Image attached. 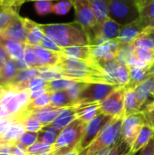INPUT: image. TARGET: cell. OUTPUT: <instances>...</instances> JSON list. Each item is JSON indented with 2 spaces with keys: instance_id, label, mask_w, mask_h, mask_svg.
I'll list each match as a JSON object with an SVG mask.
<instances>
[{
  "instance_id": "cell-33",
  "label": "cell",
  "mask_w": 154,
  "mask_h": 155,
  "mask_svg": "<svg viewBox=\"0 0 154 155\" xmlns=\"http://www.w3.org/2000/svg\"><path fill=\"white\" fill-rule=\"evenodd\" d=\"M131 147L132 146L126 142L121 140L116 145L105 149L95 155H132L130 154Z\"/></svg>"
},
{
  "instance_id": "cell-4",
  "label": "cell",
  "mask_w": 154,
  "mask_h": 155,
  "mask_svg": "<svg viewBox=\"0 0 154 155\" xmlns=\"http://www.w3.org/2000/svg\"><path fill=\"white\" fill-rule=\"evenodd\" d=\"M86 124L80 119H75L64 130H62L52 145L53 155H61L74 149L80 143L85 129Z\"/></svg>"
},
{
  "instance_id": "cell-32",
  "label": "cell",
  "mask_w": 154,
  "mask_h": 155,
  "mask_svg": "<svg viewBox=\"0 0 154 155\" xmlns=\"http://www.w3.org/2000/svg\"><path fill=\"white\" fill-rule=\"evenodd\" d=\"M134 51H135V47L133 46V44L123 45L116 54L117 62L122 65L128 66L130 60L134 56Z\"/></svg>"
},
{
  "instance_id": "cell-35",
  "label": "cell",
  "mask_w": 154,
  "mask_h": 155,
  "mask_svg": "<svg viewBox=\"0 0 154 155\" xmlns=\"http://www.w3.org/2000/svg\"><path fill=\"white\" fill-rule=\"evenodd\" d=\"M140 21L145 26H151L154 22V1L146 5L140 10Z\"/></svg>"
},
{
  "instance_id": "cell-3",
  "label": "cell",
  "mask_w": 154,
  "mask_h": 155,
  "mask_svg": "<svg viewBox=\"0 0 154 155\" xmlns=\"http://www.w3.org/2000/svg\"><path fill=\"white\" fill-rule=\"evenodd\" d=\"M124 116L113 117L101 130L93 143L79 155H95L98 153L116 145L122 140V124Z\"/></svg>"
},
{
  "instance_id": "cell-59",
  "label": "cell",
  "mask_w": 154,
  "mask_h": 155,
  "mask_svg": "<svg viewBox=\"0 0 154 155\" xmlns=\"http://www.w3.org/2000/svg\"><path fill=\"white\" fill-rule=\"evenodd\" d=\"M149 71H150V74L152 75V77H154V62L150 65L149 67Z\"/></svg>"
},
{
  "instance_id": "cell-40",
  "label": "cell",
  "mask_w": 154,
  "mask_h": 155,
  "mask_svg": "<svg viewBox=\"0 0 154 155\" xmlns=\"http://www.w3.org/2000/svg\"><path fill=\"white\" fill-rule=\"evenodd\" d=\"M34 9L36 13L40 15H44L50 13H53L54 9V3L50 0H38L34 2Z\"/></svg>"
},
{
  "instance_id": "cell-11",
  "label": "cell",
  "mask_w": 154,
  "mask_h": 155,
  "mask_svg": "<svg viewBox=\"0 0 154 155\" xmlns=\"http://www.w3.org/2000/svg\"><path fill=\"white\" fill-rule=\"evenodd\" d=\"M0 37L22 44L26 43V26L25 17L19 15L3 30L0 31Z\"/></svg>"
},
{
  "instance_id": "cell-49",
  "label": "cell",
  "mask_w": 154,
  "mask_h": 155,
  "mask_svg": "<svg viewBox=\"0 0 154 155\" xmlns=\"http://www.w3.org/2000/svg\"><path fill=\"white\" fill-rule=\"evenodd\" d=\"M10 149L11 155H28L27 148L20 143H18L17 141L10 143Z\"/></svg>"
},
{
  "instance_id": "cell-28",
  "label": "cell",
  "mask_w": 154,
  "mask_h": 155,
  "mask_svg": "<svg viewBox=\"0 0 154 155\" xmlns=\"http://www.w3.org/2000/svg\"><path fill=\"white\" fill-rule=\"evenodd\" d=\"M50 105L55 108H65L74 106L73 101L68 95L66 90L53 92L51 94V103Z\"/></svg>"
},
{
  "instance_id": "cell-26",
  "label": "cell",
  "mask_w": 154,
  "mask_h": 155,
  "mask_svg": "<svg viewBox=\"0 0 154 155\" xmlns=\"http://www.w3.org/2000/svg\"><path fill=\"white\" fill-rule=\"evenodd\" d=\"M130 70V82L128 86L134 88L140 83L149 79L152 77L149 67L147 68H140L136 66H128Z\"/></svg>"
},
{
  "instance_id": "cell-10",
  "label": "cell",
  "mask_w": 154,
  "mask_h": 155,
  "mask_svg": "<svg viewBox=\"0 0 154 155\" xmlns=\"http://www.w3.org/2000/svg\"><path fill=\"white\" fill-rule=\"evenodd\" d=\"M75 11V21L80 24L86 33L91 31L98 23L88 0H72Z\"/></svg>"
},
{
  "instance_id": "cell-13",
  "label": "cell",
  "mask_w": 154,
  "mask_h": 155,
  "mask_svg": "<svg viewBox=\"0 0 154 155\" xmlns=\"http://www.w3.org/2000/svg\"><path fill=\"white\" fill-rule=\"evenodd\" d=\"M146 27L142 24L140 19L123 25L119 34V36L117 37V40L123 44V45H127V44H132L145 29Z\"/></svg>"
},
{
  "instance_id": "cell-17",
  "label": "cell",
  "mask_w": 154,
  "mask_h": 155,
  "mask_svg": "<svg viewBox=\"0 0 154 155\" xmlns=\"http://www.w3.org/2000/svg\"><path fill=\"white\" fill-rule=\"evenodd\" d=\"M152 138H154V128L147 123L143 125L135 141L133 142L131 147L130 154L134 155L140 150H143Z\"/></svg>"
},
{
  "instance_id": "cell-45",
  "label": "cell",
  "mask_w": 154,
  "mask_h": 155,
  "mask_svg": "<svg viewBox=\"0 0 154 155\" xmlns=\"http://www.w3.org/2000/svg\"><path fill=\"white\" fill-rule=\"evenodd\" d=\"M73 6L72 0H60L54 5L53 13L60 15H66Z\"/></svg>"
},
{
  "instance_id": "cell-57",
  "label": "cell",
  "mask_w": 154,
  "mask_h": 155,
  "mask_svg": "<svg viewBox=\"0 0 154 155\" xmlns=\"http://www.w3.org/2000/svg\"><path fill=\"white\" fill-rule=\"evenodd\" d=\"M79 153H80L79 150L77 149V147H75L74 149L71 150L70 152H68V153H64V154L61 155H79Z\"/></svg>"
},
{
  "instance_id": "cell-43",
  "label": "cell",
  "mask_w": 154,
  "mask_h": 155,
  "mask_svg": "<svg viewBox=\"0 0 154 155\" xmlns=\"http://www.w3.org/2000/svg\"><path fill=\"white\" fill-rule=\"evenodd\" d=\"M52 152V145L36 142L34 144L27 148L28 155H43Z\"/></svg>"
},
{
  "instance_id": "cell-60",
  "label": "cell",
  "mask_w": 154,
  "mask_h": 155,
  "mask_svg": "<svg viewBox=\"0 0 154 155\" xmlns=\"http://www.w3.org/2000/svg\"><path fill=\"white\" fill-rule=\"evenodd\" d=\"M152 95L154 97V77L153 81H152Z\"/></svg>"
},
{
  "instance_id": "cell-39",
  "label": "cell",
  "mask_w": 154,
  "mask_h": 155,
  "mask_svg": "<svg viewBox=\"0 0 154 155\" xmlns=\"http://www.w3.org/2000/svg\"><path fill=\"white\" fill-rule=\"evenodd\" d=\"M86 84L87 83H85V82L77 81V82H75L72 86H70L66 90V92H67L68 95L70 96L71 100L73 101L74 106L77 104L78 100H79V96H80V94H81V93H82V91L84 88V86H85Z\"/></svg>"
},
{
  "instance_id": "cell-1",
  "label": "cell",
  "mask_w": 154,
  "mask_h": 155,
  "mask_svg": "<svg viewBox=\"0 0 154 155\" xmlns=\"http://www.w3.org/2000/svg\"><path fill=\"white\" fill-rule=\"evenodd\" d=\"M63 75L66 79L77 80L85 83H108L112 84L96 62H87L61 54L58 63Z\"/></svg>"
},
{
  "instance_id": "cell-62",
  "label": "cell",
  "mask_w": 154,
  "mask_h": 155,
  "mask_svg": "<svg viewBox=\"0 0 154 155\" xmlns=\"http://www.w3.org/2000/svg\"><path fill=\"white\" fill-rule=\"evenodd\" d=\"M43 155H53V153L52 152H50V153H44V154Z\"/></svg>"
},
{
  "instance_id": "cell-38",
  "label": "cell",
  "mask_w": 154,
  "mask_h": 155,
  "mask_svg": "<svg viewBox=\"0 0 154 155\" xmlns=\"http://www.w3.org/2000/svg\"><path fill=\"white\" fill-rule=\"evenodd\" d=\"M134 56L137 57L139 60L151 65L154 62V48H135Z\"/></svg>"
},
{
  "instance_id": "cell-19",
  "label": "cell",
  "mask_w": 154,
  "mask_h": 155,
  "mask_svg": "<svg viewBox=\"0 0 154 155\" xmlns=\"http://www.w3.org/2000/svg\"><path fill=\"white\" fill-rule=\"evenodd\" d=\"M39 76V71L36 68H27L25 70H21L16 74L15 78L9 84L20 90L27 89L28 84L31 80Z\"/></svg>"
},
{
  "instance_id": "cell-8",
  "label": "cell",
  "mask_w": 154,
  "mask_h": 155,
  "mask_svg": "<svg viewBox=\"0 0 154 155\" xmlns=\"http://www.w3.org/2000/svg\"><path fill=\"white\" fill-rule=\"evenodd\" d=\"M112 118H113L112 116H109L103 113H100L93 120H91L88 124H86L84 135H83L79 144L76 146L80 153L86 150L93 143V142L96 139V137L100 134L101 130Z\"/></svg>"
},
{
  "instance_id": "cell-48",
  "label": "cell",
  "mask_w": 154,
  "mask_h": 155,
  "mask_svg": "<svg viewBox=\"0 0 154 155\" xmlns=\"http://www.w3.org/2000/svg\"><path fill=\"white\" fill-rule=\"evenodd\" d=\"M47 84V82L43 80L40 77H35L33 80L30 81L27 89L30 92H34V91H38V90H42V89H45Z\"/></svg>"
},
{
  "instance_id": "cell-18",
  "label": "cell",
  "mask_w": 154,
  "mask_h": 155,
  "mask_svg": "<svg viewBox=\"0 0 154 155\" xmlns=\"http://www.w3.org/2000/svg\"><path fill=\"white\" fill-rule=\"evenodd\" d=\"M62 54L68 56V57H73V58L87 61V62H92V63L95 62V60L93 56L92 45L66 47V48H64Z\"/></svg>"
},
{
  "instance_id": "cell-54",
  "label": "cell",
  "mask_w": 154,
  "mask_h": 155,
  "mask_svg": "<svg viewBox=\"0 0 154 155\" xmlns=\"http://www.w3.org/2000/svg\"><path fill=\"white\" fill-rule=\"evenodd\" d=\"M154 0H136V3L138 5L139 9L141 10L143 6H145L146 5L150 4L151 2H153Z\"/></svg>"
},
{
  "instance_id": "cell-46",
  "label": "cell",
  "mask_w": 154,
  "mask_h": 155,
  "mask_svg": "<svg viewBox=\"0 0 154 155\" xmlns=\"http://www.w3.org/2000/svg\"><path fill=\"white\" fill-rule=\"evenodd\" d=\"M41 46H43L44 48L48 49L50 51L61 54H62L63 50H64V48H62L60 45H58L53 39H51L47 35H44V39H43V41L41 43Z\"/></svg>"
},
{
  "instance_id": "cell-5",
  "label": "cell",
  "mask_w": 154,
  "mask_h": 155,
  "mask_svg": "<svg viewBox=\"0 0 154 155\" xmlns=\"http://www.w3.org/2000/svg\"><path fill=\"white\" fill-rule=\"evenodd\" d=\"M109 16L122 26L138 20L140 9L136 0H110Z\"/></svg>"
},
{
  "instance_id": "cell-63",
  "label": "cell",
  "mask_w": 154,
  "mask_h": 155,
  "mask_svg": "<svg viewBox=\"0 0 154 155\" xmlns=\"http://www.w3.org/2000/svg\"><path fill=\"white\" fill-rule=\"evenodd\" d=\"M151 26H153V27H154V22L152 23V25H151Z\"/></svg>"
},
{
  "instance_id": "cell-15",
  "label": "cell",
  "mask_w": 154,
  "mask_h": 155,
  "mask_svg": "<svg viewBox=\"0 0 154 155\" xmlns=\"http://www.w3.org/2000/svg\"><path fill=\"white\" fill-rule=\"evenodd\" d=\"M20 5L15 1L0 3V31L5 28L19 14Z\"/></svg>"
},
{
  "instance_id": "cell-64",
  "label": "cell",
  "mask_w": 154,
  "mask_h": 155,
  "mask_svg": "<svg viewBox=\"0 0 154 155\" xmlns=\"http://www.w3.org/2000/svg\"><path fill=\"white\" fill-rule=\"evenodd\" d=\"M0 143H2V140H1V137H0Z\"/></svg>"
},
{
  "instance_id": "cell-9",
  "label": "cell",
  "mask_w": 154,
  "mask_h": 155,
  "mask_svg": "<svg viewBox=\"0 0 154 155\" xmlns=\"http://www.w3.org/2000/svg\"><path fill=\"white\" fill-rule=\"evenodd\" d=\"M124 86H120L111 93L100 103V110L103 114L112 117L124 116Z\"/></svg>"
},
{
  "instance_id": "cell-6",
  "label": "cell",
  "mask_w": 154,
  "mask_h": 155,
  "mask_svg": "<svg viewBox=\"0 0 154 155\" xmlns=\"http://www.w3.org/2000/svg\"><path fill=\"white\" fill-rule=\"evenodd\" d=\"M118 87L120 85L108 83H87L79 96L77 104H100Z\"/></svg>"
},
{
  "instance_id": "cell-44",
  "label": "cell",
  "mask_w": 154,
  "mask_h": 155,
  "mask_svg": "<svg viewBox=\"0 0 154 155\" xmlns=\"http://www.w3.org/2000/svg\"><path fill=\"white\" fill-rule=\"evenodd\" d=\"M37 140H38V133L25 131L22 134V136L18 139L17 142L23 144L24 146H25L26 148H28L33 144H34L37 142Z\"/></svg>"
},
{
  "instance_id": "cell-14",
  "label": "cell",
  "mask_w": 154,
  "mask_h": 155,
  "mask_svg": "<svg viewBox=\"0 0 154 155\" xmlns=\"http://www.w3.org/2000/svg\"><path fill=\"white\" fill-rule=\"evenodd\" d=\"M33 48L37 57V68L42 66H53L58 64L61 58V54L45 49L41 45H33Z\"/></svg>"
},
{
  "instance_id": "cell-2",
  "label": "cell",
  "mask_w": 154,
  "mask_h": 155,
  "mask_svg": "<svg viewBox=\"0 0 154 155\" xmlns=\"http://www.w3.org/2000/svg\"><path fill=\"white\" fill-rule=\"evenodd\" d=\"M44 35L53 39L62 48L90 45L87 33L76 21L66 24L40 25Z\"/></svg>"
},
{
  "instance_id": "cell-16",
  "label": "cell",
  "mask_w": 154,
  "mask_h": 155,
  "mask_svg": "<svg viewBox=\"0 0 154 155\" xmlns=\"http://www.w3.org/2000/svg\"><path fill=\"white\" fill-rule=\"evenodd\" d=\"M26 26V43L29 45H41V43L44 37V33L41 28L40 24L34 22L29 18H25Z\"/></svg>"
},
{
  "instance_id": "cell-12",
  "label": "cell",
  "mask_w": 154,
  "mask_h": 155,
  "mask_svg": "<svg viewBox=\"0 0 154 155\" xmlns=\"http://www.w3.org/2000/svg\"><path fill=\"white\" fill-rule=\"evenodd\" d=\"M30 91L28 89L18 90L5 104L4 109L7 111L10 115L16 114L23 111L31 102L30 99Z\"/></svg>"
},
{
  "instance_id": "cell-27",
  "label": "cell",
  "mask_w": 154,
  "mask_h": 155,
  "mask_svg": "<svg viewBox=\"0 0 154 155\" xmlns=\"http://www.w3.org/2000/svg\"><path fill=\"white\" fill-rule=\"evenodd\" d=\"M19 70L17 68L16 62L12 59H8L0 74V84H10L15 78Z\"/></svg>"
},
{
  "instance_id": "cell-36",
  "label": "cell",
  "mask_w": 154,
  "mask_h": 155,
  "mask_svg": "<svg viewBox=\"0 0 154 155\" xmlns=\"http://www.w3.org/2000/svg\"><path fill=\"white\" fill-rule=\"evenodd\" d=\"M114 82L120 86H126L130 82V70L126 65L119 64L114 74Z\"/></svg>"
},
{
  "instance_id": "cell-29",
  "label": "cell",
  "mask_w": 154,
  "mask_h": 155,
  "mask_svg": "<svg viewBox=\"0 0 154 155\" xmlns=\"http://www.w3.org/2000/svg\"><path fill=\"white\" fill-rule=\"evenodd\" d=\"M25 127L22 123H15L11 125L8 131L1 137L2 143H12L16 141L22 136V134L25 132Z\"/></svg>"
},
{
  "instance_id": "cell-50",
  "label": "cell",
  "mask_w": 154,
  "mask_h": 155,
  "mask_svg": "<svg viewBox=\"0 0 154 155\" xmlns=\"http://www.w3.org/2000/svg\"><path fill=\"white\" fill-rule=\"evenodd\" d=\"M8 59H10V58H9L5 47L0 43V74H1V71L3 69L5 64L8 61Z\"/></svg>"
},
{
  "instance_id": "cell-53",
  "label": "cell",
  "mask_w": 154,
  "mask_h": 155,
  "mask_svg": "<svg viewBox=\"0 0 154 155\" xmlns=\"http://www.w3.org/2000/svg\"><path fill=\"white\" fill-rule=\"evenodd\" d=\"M46 92H47L46 89H42V90L31 92V93H30V99H31V101L34 100V99H35V98H37V97H39V96H41L42 94H44L46 93Z\"/></svg>"
},
{
  "instance_id": "cell-31",
  "label": "cell",
  "mask_w": 154,
  "mask_h": 155,
  "mask_svg": "<svg viewBox=\"0 0 154 155\" xmlns=\"http://www.w3.org/2000/svg\"><path fill=\"white\" fill-rule=\"evenodd\" d=\"M59 134H60V132L55 130L51 125L44 126L43 129L38 132L37 142H40V143H43L45 144H49V145H53L55 143Z\"/></svg>"
},
{
  "instance_id": "cell-7",
  "label": "cell",
  "mask_w": 154,
  "mask_h": 155,
  "mask_svg": "<svg viewBox=\"0 0 154 155\" xmlns=\"http://www.w3.org/2000/svg\"><path fill=\"white\" fill-rule=\"evenodd\" d=\"M147 123L148 121L144 112L139 111L124 117L122 124V140L132 146L142 128Z\"/></svg>"
},
{
  "instance_id": "cell-30",
  "label": "cell",
  "mask_w": 154,
  "mask_h": 155,
  "mask_svg": "<svg viewBox=\"0 0 154 155\" xmlns=\"http://www.w3.org/2000/svg\"><path fill=\"white\" fill-rule=\"evenodd\" d=\"M39 71V76L43 80L46 82H51L57 79L64 78L60 68L58 65H53V66H42L39 68H36Z\"/></svg>"
},
{
  "instance_id": "cell-61",
  "label": "cell",
  "mask_w": 154,
  "mask_h": 155,
  "mask_svg": "<svg viewBox=\"0 0 154 155\" xmlns=\"http://www.w3.org/2000/svg\"><path fill=\"white\" fill-rule=\"evenodd\" d=\"M11 1H15V0H0V3H2V2H11Z\"/></svg>"
},
{
  "instance_id": "cell-37",
  "label": "cell",
  "mask_w": 154,
  "mask_h": 155,
  "mask_svg": "<svg viewBox=\"0 0 154 155\" xmlns=\"http://www.w3.org/2000/svg\"><path fill=\"white\" fill-rule=\"evenodd\" d=\"M51 92H46L44 94H42L41 96L32 100L29 104L26 106L25 109L27 110H35V109H41V108H44L46 106L50 105L51 103Z\"/></svg>"
},
{
  "instance_id": "cell-58",
  "label": "cell",
  "mask_w": 154,
  "mask_h": 155,
  "mask_svg": "<svg viewBox=\"0 0 154 155\" xmlns=\"http://www.w3.org/2000/svg\"><path fill=\"white\" fill-rule=\"evenodd\" d=\"M19 5H23L24 3L25 2H35V1H38V0H15ZM50 1H60V0H50Z\"/></svg>"
},
{
  "instance_id": "cell-41",
  "label": "cell",
  "mask_w": 154,
  "mask_h": 155,
  "mask_svg": "<svg viewBox=\"0 0 154 155\" xmlns=\"http://www.w3.org/2000/svg\"><path fill=\"white\" fill-rule=\"evenodd\" d=\"M24 60L28 65L29 68H37V57L34 51L33 45H25V52H24Z\"/></svg>"
},
{
  "instance_id": "cell-52",
  "label": "cell",
  "mask_w": 154,
  "mask_h": 155,
  "mask_svg": "<svg viewBox=\"0 0 154 155\" xmlns=\"http://www.w3.org/2000/svg\"><path fill=\"white\" fill-rule=\"evenodd\" d=\"M143 34L145 36H147V37L151 40V42L152 43V45H153V47H154V27L153 26H148V27H146V28L143 30Z\"/></svg>"
},
{
  "instance_id": "cell-55",
  "label": "cell",
  "mask_w": 154,
  "mask_h": 155,
  "mask_svg": "<svg viewBox=\"0 0 154 155\" xmlns=\"http://www.w3.org/2000/svg\"><path fill=\"white\" fill-rule=\"evenodd\" d=\"M145 114H150V115H153L154 116V102L150 104L147 107H146V110L144 112Z\"/></svg>"
},
{
  "instance_id": "cell-20",
  "label": "cell",
  "mask_w": 154,
  "mask_h": 155,
  "mask_svg": "<svg viewBox=\"0 0 154 155\" xmlns=\"http://www.w3.org/2000/svg\"><path fill=\"white\" fill-rule=\"evenodd\" d=\"M75 106H76V111H77V114H76L77 118L82 120L85 124H88L96 115L102 113L100 110V104L98 103L81 104Z\"/></svg>"
},
{
  "instance_id": "cell-23",
  "label": "cell",
  "mask_w": 154,
  "mask_h": 155,
  "mask_svg": "<svg viewBox=\"0 0 154 155\" xmlns=\"http://www.w3.org/2000/svg\"><path fill=\"white\" fill-rule=\"evenodd\" d=\"M152 81L153 77H151L139 84H137L133 89H134V94L135 98L137 101V104L139 108L144 104L146 100L149 98V96L152 94Z\"/></svg>"
},
{
  "instance_id": "cell-22",
  "label": "cell",
  "mask_w": 154,
  "mask_h": 155,
  "mask_svg": "<svg viewBox=\"0 0 154 155\" xmlns=\"http://www.w3.org/2000/svg\"><path fill=\"white\" fill-rule=\"evenodd\" d=\"M0 43L5 47L10 59H12L14 61H19L24 58L25 44L3 39L1 37H0Z\"/></svg>"
},
{
  "instance_id": "cell-21",
  "label": "cell",
  "mask_w": 154,
  "mask_h": 155,
  "mask_svg": "<svg viewBox=\"0 0 154 155\" xmlns=\"http://www.w3.org/2000/svg\"><path fill=\"white\" fill-rule=\"evenodd\" d=\"M76 114H77L76 106L65 107V108H64L62 114L50 125L52 127H54L55 130H57L58 132H61L66 126H68L72 122H74L75 119H77Z\"/></svg>"
},
{
  "instance_id": "cell-47",
  "label": "cell",
  "mask_w": 154,
  "mask_h": 155,
  "mask_svg": "<svg viewBox=\"0 0 154 155\" xmlns=\"http://www.w3.org/2000/svg\"><path fill=\"white\" fill-rule=\"evenodd\" d=\"M133 45V46L135 48H139V47H144V48H154L152 43L151 42V40L145 36L143 33L132 43Z\"/></svg>"
},
{
  "instance_id": "cell-24",
  "label": "cell",
  "mask_w": 154,
  "mask_h": 155,
  "mask_svg": "<svg viewBox=\"0 0 154 155\" xmlns=\"http://www.w3.org/2000/svg\"><path fill=\"white\" fill-rule=\"evenodd\" d=\"M124 117L139 112V106L134 94V89L128 85L124 86Z\"/></svg>"
},
{
  "instance_id": "cell-34",
  "label": "cell",
  "mask_w": 154,
  "mask_h": 155,
  "mask_svg": "<svg viewBox=\"0 0 154 155\" xmlns=\"http://www.w3.org/2000/svg\"><path fill=\"white\" fill-rule=\"evenodd\" d=\"M75 82H77V80H72L66 78L57 79L51 82H47L45 89L47 92H51V93L57 92V91H64L67 90L70 86H72Z\"/></svg>"
},
{
  "instance_id": "cell-56",
  "label": "cell",
  "mask_w": 154,
  "mask_h": 155,
  "mask_svg": "<svg viewBox=\"0 0 154 155\" xmlns=\"http://www.w3.org/2000/svg\"><path fill=\"white\" fill-rule=\"evenodd\" d=\"M10 116V114L7 113V111L5 109H4L3 107H0V119H4Z\"/></svg>"
},
{
  "instance_id": "cell-25",
  "label": "cell",
  "mask_w": 154,
  "mask_h": 155,
  "mask_svg": "<svg viewBox=\"0 0 154 155\" xmlns=\"http://www.w3.org/2000/svg\"><path fill=\"white\" fill-rule=\"evenodd\" d=\"M98 23L109 18L110 0H88Z\"/></svg>"
},
{
  "instance_id": "cell-51",
  "label": "cell",
  "mask_w": 154,
  "mask_h": 155,
  "mask_svg": "<svg viewBox=\"0 0 154 155\" xmlns=\"http://www.w3.org/2000/svg\"><path fill=\"white\" fill-rule=\"evenodd\" d=\"M140 155H154V138H152L149 143L142 150Z\"/></svg>"
},
{
  "instance_id": "cell-42",
  "label": "cell",
  "mask_w": 154,
  "mask_h": 155,
  "mask_svg": "<svg viewBox=\"0 0 154 155\" xmlns=\"http://www.w3.org/2000/svg\"><path fill=\"white\" fill-rule=\"evenodd\" d=\"M25 127V130L28 132H34V133H38L39 131H41L44 127V125L34 117L29 115L26 116L25 118H24L21 122Z\"/></svg>"
}]
</instances>
